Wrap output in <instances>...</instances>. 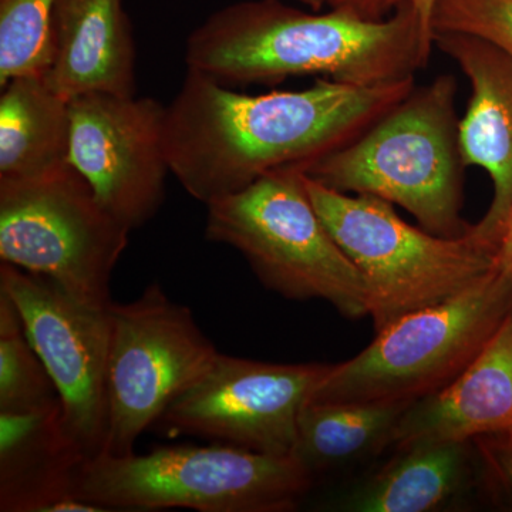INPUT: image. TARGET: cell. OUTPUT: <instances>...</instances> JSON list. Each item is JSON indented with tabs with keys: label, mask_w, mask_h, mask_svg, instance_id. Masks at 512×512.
Wrapping results in <instances>:
<instances>
[{
	"label": "cell",
	"mask_w": 512,
	"mask_h": 512,
	"mask_svg": "<svg viewBox=\"0 0 512 512\" xmlns=\"http://www.w3.org/2000/svg\"><path fill=\"white\" fill-rule=\"evenodd\" d=\"M512 431V309L487 345L446 387L407 407L397 448L420 441H470Z\"/></svg>",
	"instance_id": "obj_15"
},
{
	"label": "cell",
	"mask_w": 512,
	"mask_h": 512,
	"mask_svg": "<svg viewBox=\"0 0 512 512\" xmlns=\"http://www.w3.org/2000/svg\"><path fill=\"white\" fill-rule=\"evenodd\" d=\"M323 224L365 281L376 333L427 306L447 301L497 271V247L478 234L447 238L413 227L393 204L329 190L303 174Z\"/></svg>",
	"instance_id": "obj_4"
},
{
	"label": "cell",
	"mask_w": 512,
	"mask_h": 512,
	"mask_svg": "<svg viewBox=\"0 0 512 512\" xmlns=\"http://www.w3.org/2000/svg\"><path fill=\"white\" fill-rule=\"evenodd\" d=\"M167 106L153 97L90 93L70 101V161L101 204L133 231L156 217L171 174Z\"/></svg>",
	"instance_id": "obj_12"
},
{
	"label": "cell",
	"mask_w": 512,
	"mask_h": 512,
	"mask_svg": "<svg viewBox=\"0 0 512 512\" xmlns=\"http://www.w3.org/2000/svg\"><path fill=\"white\" fill-rule=\"evenodd\" d=\"M437 0H387V9L392 12L394 6L409 5L419 13L424 25L431 29V16H433L434 5ZM433 30V29H431Z\"/></svg>",
	"instance_id": "obj_26"
},
{
	"label": "cell",
	"mask_w": 512,
	"mask_h": 512,
	"mask_svg": "<svg viewBox=\"0 0 512 512\" xmlns=\"http://www.w3.org/2000/svg\"><path fill=\"white\" fill-rule=\"evenodd\" d=\"M0 291L18 308L55 383L67 436L87 460L99 457L109 434V308L86 305L52 279L5 262Z\"/></svg>",
	"instance_id": "obj_10"
},
{
	"label": "cell",
	"mask_w": 512,
	"mask_h": 512,
	"mask_svg": "<svg viewBox=\"0 0 512 512\" xmlns=\"http://www.w3.org/2000/svg\"><path fill=\"white\" fill-rule=\"evenodd\" d=\"M109 313L110 417L103 454L124 457L177 397L200 382L220 352L191 309L158 284L134 301L111 303Z\"/></svg>",
	"instance_id": "obj_9"
},
{
	"label": "cell",
	"mask_w": 512,
	"mask_h": 512,
	"mask_svg": "<svg viewBox=\"0 0 512 512\" xmlns=\"http://www.w3.org/2000/svg\"><path fill=\"white\" fill-rule=\"evenodd\" d=\"M433 40L470 82L466 116L458 126L461 156L466 167L483 168L493 181V202L476 229L498 249L512 202V57L467 33H434Z\"/></svg>",
	"instance_id": "obj_13"
},
{
	"label": "cell",
	"mask_w": 512,
	"mask_h": 512,
	"mask_svg": "<svg viewBox=\"0 0 512 512\" xmlns=\"http://www.w3.org/2000/svg\"><path fill=\"white\" fill-rule=\"evenodd\" d=\"M497 268L503 274L512 275V202L498 239Z\"/></svg>",
	"instance_id": "obj_25"
},
{
	"label": "cell",
	"mask_w": 512,
	"mask_h": 512,
	"mask_svg": "<svg viewBox=\"0 0 512 512\" xmlns=\"http://www.w3.org/2000/svg\"><path fill=\"white\" fill-rule=\"evenodd\" d=\"M131 229L106 210L73 164L0 180V259L46 276L77 301L107 309Z\"/></svg>",
	"instance_id": "obj_8"
},
{
	"label": "cell",
	"mask_w": 512,
	"mask_h": 512,
	"mask_svg": "<svg viewBox=\"0 0 512 512\" xmlns=\"http://www.w3.org/2000/svg\"><path fill=\"white\" fill-rule=\"evenodd\" d=\"M457 80L441 74L303 174L329 190L397 204L440 237H463V175Z\"/></svg>",
	"instance_id": "obj_3"
},
{
	"label": "cell",
	"mask_w": 512,
	"mask_h": 512,
	"mask_svg": "<svg viewBox=\"0 0 512 512\" xmlns=\"http://www.w3.org/2000/svg\"><path fill=\"white\" fill-rule=\"evenodd\" d=\"M86 460L64 430L60 402L0 413V511L106 512L76 494Z\"/></svg>",
	"instance_id": "obj_14"
},
{
	"label": "cell",
	"mask_w": 512,
	"mask_h": 512,
	"mask_svg": "<svg viewBox=\"0 0 512 512\" xmlns=\"http://www.w3.org/2000/svg\"><path fill=\"white\" fill-rule=\"evenodd\" d=\"M409 403L308 402L298 423L293 456L315 476L392 444Z\"/></svg>",
	"instance_id": "obj_19"
},
{
	"label": "cell",
	"mask_w": 512,
	"mask_h": 512,
	"mask_svg": "<svg viewBox=\"0 0 512 512\" xmlns=\"http://www.w3.org/2000/svg\"><path fill=\"white\" fill-rule=\"evenodd\" d=\"M399 450V457L346 498L343 510L433 511L460 490L467 473V441H420Z\"/></svg>",
	"instance_id": "obj_18"
},
{
	"label": "cell",
	"mask_w": 512,
	"mask_h": 512,
	"mask_svg": "<svg viewBox=\"0 0 512 512\" xmlns=\"http://www.w3.org/2000/svg\"><path fill=\"white\" fill-rule=\"evenodd\" d=\"M433 30L409 5L384 19L313 12L282 0H239L212 12L185 43L187 70L225 86L316 76L373 86L416 77L430 62Z\"/></svg>",
	"instance_id": "obj_2"
},
{
	"label": "cell",
	"mask_w": 512,
	"mask_h": 512,
	"mask_svg": "<svg viewBox=\"0 0 512 512\" xmlns=\"http://www.w3.org/2000/svg\"><path fill=\"white\" fill-rule=\"evenodd\" d=\"M329 367L220 353L200 382L177 397L154 427L168 436H198L256 453L293 456L299 416Z\"/></svg>",
	"instance_id": "obj_11"
},
{
	"label": "cell",
	"mask_w": 512,
	"mask_h": 512,
	"mask_svg": "<svg viewBox=\"0 0 512 512\" xmlns=\"http://www.w3.org/2000/svg\"><path fill=\"white\" fill-rule=\"evenodd\" d=\"M329 9L345 10L366 20H380L389 15L387 0H330Z\"/></svg>",
	"instance_id": "obj_24"
},
{
	"label": "cell",
	"mask_w": 512,
	"mask_h": 512,
	"mask_svg": "<svg viewBox=\"0 0 512 512\" xmlns=\"http://www.w3.org/2000/svg\"><path fill=\"white\" fill-rule=\"evenodd\" d=\"M56 0H0V89L25 76L45 77L57 53Z\"/></svg>",
	"instance_id": "obj_20"
},
{
	"label": "cell",
	"mask_w": 512,
	"mask_h": 512,
	"mask_svg": "<svg viewBox=\"0 0 512 512\" xmlns=\"http://www.w3.org/2000/svg\"><path fill=\"white\" fill-rule=\"evenodd\" d=\"M431 29L481 37L512 57V0H437Z\"/></svg>",
	"instance_id": "obj_22"
},
{
	"label": "cell",
	"mask_w": 512,
	"mask_h": 512,
	"mask_svg": "<svg viewBox=\"0 0 512 512\" xmlns=\"http://www.w3.org/2000/svg\"><path fill=\"white\" fill-rule=\"evenodd\" d=\"M296 2L302 3L309 10L313 12H322L323 9L329 8L330 0H296Z\"/></svg>",
	"instance_id": "obj_27"
},
{
	"label": "cell",
	"mask_w": 512,
	"mask_h": 512,
	"mask_svg": "<svg viewBox=\"0 0 512 512\" xmlns=\"http://www.w3.org/2000/svg\"><path fill=\"white\" fill-rule=\"evenodd\" d=\"M512 309V275L495 271L447 301L394 320L365 350L328 373L309 402L412 404L446 387Z\"/></svg>",
	"instance_id": "obj_7"
},
{
	"label": "cell",
	"mask_w": 512,
	"mask_h": 512,
	"mask_svg": "<svg viewBox=\"0 0 512 512\" xmlns=\"http://www.w3.org/2000/svg\"><path fill=\"white\" fill-rule=\"evenodd\" d=\"M70 101L45 77L10 80L0 94V180H29L70 161Z\"/></svg>",
	"instance_id": "obj_17"
},
{
	"label": "cell",
	"mask_w": 512,
	"mask_h": 512,
	"mask_svg": "<svg viewBox=\"0 0 512 512\" xmlns=\"http://www.w3.org/2000/svg\"><path fill=\"white\" fill-rule=\"evenodd\" d=\"M60 402L55 383L26 336L18 308L0 291V413H23Z\"/></svg>",
	"instance_id": "obj_21"
},
{
	"label": "cell",
	"mask_w": 512,
	"mask_h": 512,
	"mask_svg": "<svg viewBox=\"0 0 512 512\" xmlns=\"http://www.w3.org/2000/svg\"><path fill=\"white\" fill-rule=\"evenodd\" d=\"M207 208L205 237L237 249L266 288L293 301L322 299L348 318L369 316L365 281L313 207L299 168Z\"/></svg>",
	"instance_id": "obj_6"
},
{
	"label": "cell",
	"mask_w": 512,
	"mask_h": 512,
	"mask_svg": "<svg viewBox=\"0 0 512 512\" xmlns=\"http://www.w3.org/2000/svg\"><path fill=\"white\" fill-rule=\"evenodd\" d=\"M414 87L416 77L373 86L318 79L308 89L252 96L187 70L165 116L171 174L208 205L275 171L303 173L355 140Z\"/></svg>",
	"instance_id": "obj_1"
},
{
	"label": "cell",
	"mask_w": 512,
	"mask_h": 512,
	"mask_svg": "<svg viewBox=\"0 0 512 512\" xmlns=\"http://www.w3.org/2000/svg\"><path fill=\"white\" fill-rule=\"evenodd\" d=\"M312 483V474L295 456L215 443L124 457L100 454L84 461L76 494L106 512H284L298 505Z\"/></svg>",
	"instance_id": "obj_5"
},
{
	"label": "cell",
	"mask_w": 512,
	"mask_h": 512,
	"mask_svg": "<svg viewBox=\"0 0 512 512\" xmlns=\"http://www.w3.org/2000/svg\"><path fill=\"white\" fill-rule=\"evenodd\" d=\"M476 440L491 477L512 500V431L488 434Z\"/></svg>",
	"instance_id": "obj_23"
},
{
	"label": "cell",
	"mask_w": 512,
	"mask_h": 512,
	"mask_svg": "<svg viewBox=\"0 0 512 512\" xmlns=\"http://www.w3.org/2000/svg\"><path fill=\"white\" fill-rule=\"evenodd\" d=\"M57 53L46 83L64 99L137 96L136 43L124 0H56Z\"/></svg>",
	"instance_id": "obj_16"
}]
</instances>
